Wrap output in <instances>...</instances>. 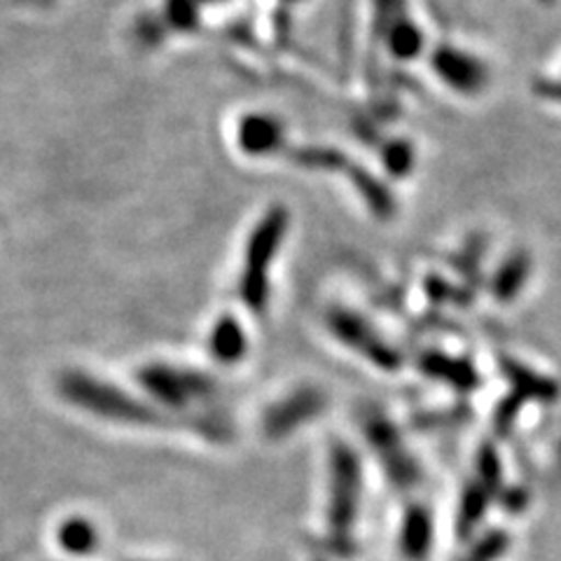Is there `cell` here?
I'll use <instances>...</instances> for the list:
<instances>
[{
	"label": "cell",
	"mask_w": 561,
	"mask_h": 561,
	"mask_svg": "<svg viewBox=\"0 0 561 561\" xmlns=\"http://www.w3.org/2000/svg\"><path fill=\"white\" fill-rule=\"evenodd\" d=\"M138 381L148 391V396L171 410H185L216 393L214 379H208L204 373L185 370V367L167 363L146 365L138 373Z\"/></svg>",
	"instance_id": "obj_3"
},
{
	"label": "cell",
	"mask_w": 561,
	"mask_h": 561,
	"mask_svg": "<svg viewBox=\"0 0 561 561\" xmlns=\"http://www.w3.org/2000/svg\"><path fill=\"white\" fill-rule=\"evenodd\" d=\"M328 325L330 330L335 332V337H340L344 344H348L351 348L363 351L367 358L386 363L391 360V356H386V351L379 346V342L370 335V330L363 325V321L358 316H354L351 311L344 309H332L328 313Z\"/></svg>",
	"instance_id": "obj_7"
},
{
	"label": "cell",
	"mask_w": 561,
	"mask_h": 561,
	"mask_svg": "<svg viewBox=\"0 0 561 561\" xmlns=\"http://www.w3.org/2000/svg\"><path fill=\"white\" fill-rule=\"evenodd\" d=\"M237 148L251 160H272L286 152L288 136L280 117L272 113H245L237 122Z\"/></svg>",
	"instance_id": "obj_6"
},
{
	"label": "cell",
	"mask_w": 561,
	"mask_h": 561,
	"mask_svg": "<svg viewBox=\"0 0 561 561\" xmlns=\"http://www.w3.org/2000/svg\"><path fill=\"white\" fill-rule=\"evenodd\" d=\"M197 3L202 8H206V5H222V3H227V0H197Z\"/></svg>",
	"instance_id": "obj_11"
},
{
	"label": "cell",
	"mask_w": 561,
	"mask_h": 561,
	"mask_svg": "<svg viewBox=\"0 0 561 561\" xmlns=\"http://www.w3.org/2000/svg\"><path fill=\"white\" fill-rule=\"evenodd\" d=\"M325 405V398L319 389H297L290 396L276 400L274 405L262 416V431L270 440H280L288 437L300 426L309 424L311 419L321 414Z\"/></svg>",
	"instance_id": "obj_5"
},
{
	"label": "cell",
	"mask_w": 561,
	"mask_h": 561,
	"mask_svg": "<svg viewBox=\"0 0 561 561\" xmlns=\"http://www.w3.org/2000/svg\"><path fill=\"white\" fill-rule=\"evenodd\" d=\"M290 216L284 206H272L265 216H260L245 241L243 265L239 276V297L253 313H265L272 293V267L286 241Z\"/></svg>",
	"instance_id": "obj_1"
},
{
	"label": "cell",
	"mask_w": 561,
	"mask_h": 561,
	"mask_svg": "<svg viewBox=\"0 0 561 561\" xmlns=\"http://www.w3.org/2000/svg\"><path fill=\"white\" fill-rule=\"evenodd\" d=\"M208 348L210 354H214V358L225 365H232L243 358L245 348H249V342H245V330L232 313L220 316L214 330H210Z\"/></svg>",
	"instance_id": "obj_8"
},
{
	"label": "cell",
	"mask_w": 561,
	"mask_h": 561,
	"mask_svg": "<svg viewBox=\"0 0 561 561\" xmlns=\"http://www.w3.org/2000/svg\"><path fill=\"white\" fill-rule=\"evenodd\" d=\"M59 396L84 412L115 424L150 426L160 424L162 414L144 400L119 389L115 383L87 375L82 370H66L57 381Z\"/></svg>",
	"instance_id": "obj_2"
},
{
	"label": "cell",
	"mask_w": 561,
	"mask_h": 561,
	"mask_svg": "<svg viewBox=\"0 0 561 561\" xmlns=\"http://www.w3.org/2000/svg\"><path fill=\"white\" fill-rule=\"evenodd\" d=\"M358 459L344 445H335L330 461V511L332 540L344 542L358 511Z\"/></svg>",
	"instance_id": "obj_4"
},
{
	"label": "cell",
	"mask_w": 561,
	"mask_h": 561,
	"mask_svg": "<svg viewBox=\"0 0 561 561\" xmlns=\"http://www.w3.org/2000/svg\"><path fill=\"white\" fill-rule=\"evenodd\" d=\"M202 5L197 0H164L162 20L175 33H192L199 26Z\"/></svg>",
	"instance_id": "obj_10"
},
{
	"label": "cell",
	"mask_w": 561,
	"mask_h": 561,
	"mask_svg": "<svg viewBox=\"0 0 561 561\" xmlns=\"http://www.w3.org/2000/svg\"><path fill=\"white\" fill-rule=\"evenodd\" d=\"M59 546L68 552V554H90L96 550L99 546V534L96 526L84 519V517H70L59 526Z\"/></svg>",
	"instance_id": "obj_9"
}]
</instances>
